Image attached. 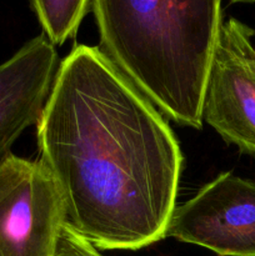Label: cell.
Instances as JSON below:
<instances>
[{
    "instance_id": "obj_7",
    "label": "cell",
    "mask_w": 255,
    "mask_h": 256,
    "mask_svg": "<svg viewBox=\"0 0 255 256\" xmlns=\"http://www.w3.org/2000/svg\"><path fill=\"white\" fill-rule=\"evenodd\" d=\"M92 0H30L48 39L56 46L76 35Z\"/></svg>"
},
{
    "instance_id": "obj_4",
    "label": "cell",
    "mask_w": 255,
    "mask_h": 256,
    "mask_svg": "<svg viewBox=\"0 0 255 256\" xmlns=\"http://www.w3.org/2000/svg\"><path fill=\"white\" fill-rule=\"evenodd\" d=\"M255 32L235 18L222 22L208 74L202 122L229 144L255 155Z\"/></svg>"
},
{
    "instance_id": "obj_2",
    "label": "cell",
    "mask_w": 255,
    "mask_h": 256,
    "mask_svg": "<svg viewBox=\"0 0 255 256\" xmlns=\"http://www.w3.org/2000/svg\"><path fill=\"white\" fill-rule=\"evenodd\" d=\"M222 0H92L100 49L169 119L202 129Z\"/></svg>"
},
{
    "instance_id": "obj_1",
    "label": "cell",
    "mask_w": 255,
    "mask_h": 256,
    "mask_svg": "<svg viewBox=\"0 0 255 256\" xmlns=\"http://www.w3.org/2000/svg\"><path fill=\"white\" fill-rule=\"evenodd\" d=\"M36 126L40 160L76 232L105 250L164 239L176 206L179 142L100 48L75 45L60 62Z\"/></svg>"
},
{
    "instance_id": "obj_8",
    "label": "cell",
    "mask_w": 255,
    "mask_h": 256,
    "mask_svg": "<svg viewBox=\"0 0 255 256\" xmlns=\"http://www.w3.org/2000/svg\"><path fill=\"white\" fill-rule=\"evenodd\" d=\"M52 256H102L92 242L68 222L62 224L55 242Z\"/></svg>"
},
{
    "instance_id": "obj_3",
    "label": "cell",
    "mask_w": 255,
    "mask_h": 256,
    "mask_svg": "<svg viewBox=\"0 0 255 256\" xmlns=\"http://www.w3.org/2000/svg\"><path fill=\"white\" fill-rule=\"evenodd\" d=\"M66 222L62 192L42 160L0 162V256H52Z\"/></svg>"
},
{
    "instance_id": "obj_6",
    "label": "cell",
    "mask_w": 255,
    "mask_h": 256,
    "mask_svg": "<svg viewBox=\"0 0 255 256\" xmlns=\"http://www.w3.org/2000/svg\"><path fill=\"white\" fill-rule=\"evenodd\" d=\"M59 65L56 46L44 32L0 64V162L22 132L39 122Z\"/></svg>"
},
{
    "instance_id": "obj_5",
    "label": "cell",
    "mask_w": 255,
    "mask_h": 256,
    "mask_svg": "<svg viewBox=\"0 0 255 256\" xmlns=\"http://www.w3.org/2000/svg\"><path fill=\"white\" fill-rule=\"evenodd\" d=\"M165 238L220 256H255V182L222 172L176 205Z\"/></svg>"
},
{
    "instance_id": "obj_9",
    "label": "cell",
    "mask_w": 255,
    "mask_h": 256,
    "mask_svg": "<svg viewBox=\"0 0 255 256\" xmlns=\"http://www.w3.org/2000/svg\"><path fill=\"white\" fill-rule=\"evenodd\" d=\"M232 2H255V0H230Z\"/></svg>"
}]
</instances>
